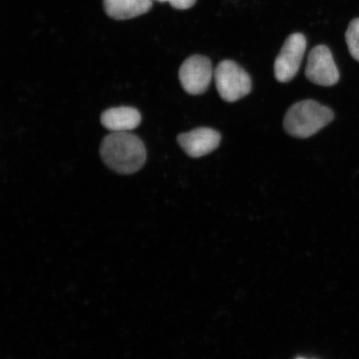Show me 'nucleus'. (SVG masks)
Masks as SVG:
<instances>
[{"instance_id": "nucleus-1", "label": "nucleus", "mask_w": 359, "mask_h": 359, "mask_svg": "<svg viewBox=\"0 0 359 359\" xmlns=\"http://www.w3.org/2000/svg\"><path fill=\"white\" fill-rule=\"evenodd\" d=\"M100 154L104 163L120 174H133L140 170L147 158L144 143L128 133H112L101 143Z\"/></svg>"}, {"instance_id": "nucleus-2", "label": "nucleus", "mask_w": 359, "mask_h": 359, "mask_svg": "<svg viewBox=\"0 0 359 359\" xmlns=\"http://www.w3.org/2000/svg\"><path fill=\"white\" fill-rule=\"evenodd\" d=\"M330 107L313 100L296 102L287 111L284 128L287 133L296 138H308L320 132L334 120Z\"/></svg>"}, {"instance_id": "nucleus-3", "label": "nucleus", "mask_w": 359, "mask_h": 359, "mask_svg": "<svg viewBox=\"0 0 359 359\" xmlns=\"http://www.w3.org/2000/svg\"><path fill=\"white\" fill-rule=\"evenodd\" d=\"M219 95L223 100L234 102L248 95L252 83L248 74L231 60H224L214 71Z\"/></svg>"}, {"instance_id": "nucleus-4", "label": "nucleus", "mask_w": 359, "mask_h": 359, "mask_svg": "<svg viewBox=\"0 0 359 359\" xmlns=\"http://www.w3.org/2000/svg\"><path fill=\"white\" fill-rule=\"evenodd\" d=\"M214 77L212 62L208 57L193 55L184 61L179 70L182 86L191 95H200L208 89Z\"/></svg>"}, {"instance_id": "nucleus-5", "label": "nucleus", "mask_w": 359, "mask_h": 359, "mask_svg": "<svg viewBox=\"0 0 359 359\" xmlns=\"http://www.w3.org/2000/svg\"><path fill=\"white\" fill-rule=\"evenodd\" d=\"M306 39L302 34H293L285 40L275 62L276 79L280 83L290 82L297 74L306 50Z\"/></svg>"}, {"instance_id": "nucleus-6", "label": "nucleus", "mask_w": 359, "mask_h": 359, "mask_svg": "<svg viewBox=\"0 0 359 359\" xmlns=\"http://www.w3.org/2000/svg\"><path fill=\"white\" fill-rule=\"evenodd\" d=\"M305 76L320 86H334L339 80V72L330 49L325 45L314 47L308 57Z\"/></svg>"}, {"instance_id": "nucleus-7", "label": "nucleus", "mask_w": 359, "mask_h": 359, "mask_svg": "<svg viewBox=\"0 0 359 359\" xmlns=\"http://www.w3.org/2000/svg\"><path fill=\"white\" fill-rule=\"evenodd\" d=\"M221 134L212 128H200L179 135L177 140L186 154L198 158L212 152L221 142Z\"/></svg>"}, {"instance_id": "nucleus-8", "label": "nucleus", "mask_w": 359, "mask_h": 359, "mask_svg": "<svg viewBox=\"0 0 359 359\" xmlns=\"http://www.w3.org/2000/svg\"><path fill=\"white\" fill-rule=\"evenodd\" d=\"M142 116L130 107H114L102 112L101 123L112 133H127L140 125Z\"/></svg>"}, {"instance_id": "nucleus-9", "label": "nucleus", "mask_w": 359, "mask_h": 359, "mask_svg": "<svg viewBox=\"0 0 359 359\" xmlns=\"http://www.w3.org/2000/svg\"><path fill=\"white\" fill-rule=\"evenodd\" d=\"M103 6L107 15L112 19L126 20L149 11L152 0H103Z\"/></svg>"}, {"instance_id": "nucleus-10", "label": "nucleus", "mask_w": 359, "mask_h": 359, "mask_svg": "<svg viewBox=\"0 0 359 359\" xmlns=\"http://www.w3.org/2000/svg\"><path fill=\"white\" fill-rule=\"evenodd\" d=\"M345 39L350 55L359 62V18L350 22Z\"/></svg>"}, {"instance_id": "nucleus-11", "label": "nucleus", "mask_w": 359, "mask_h": 359, "mask_svg": "<svg viewBox=\"0 0 359 359\" xmlns=\"http://www.w3.org/2000/svg\"><path fill=\"white\" fill-rule=\"evenodd\" d=\"M168 2L177 10L184 11L194 6L196 0H168Z\"/></svg>"}, {"instance_id": "nucleus-12", "label": "nucleus", "mask_w": 359, "mask_h": 359, "mask_svg": "<svg viewBox=\"0 0 359 359\" xmlns=\"http://www.w3.org/2000/svg\"><path fill=\"white\" fill-rule=\"evenodd\" d=\"M152 1H156L160 3L168 2V0H152Z\"/></svg>"}]
</instances>
